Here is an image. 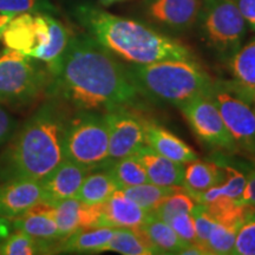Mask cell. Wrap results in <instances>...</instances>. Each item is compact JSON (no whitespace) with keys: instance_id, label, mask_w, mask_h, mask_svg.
<instances>
[{"instance_id":"obj_1","label":"cell","mask_w":255,"mask_h":255,"mask_svg":"<svg viewBox=\"0 0 255 255\" xmlns=\"http://www.w3.org/2000/svg\"><path fill=\"white\" fill-rule=\"evenodd\" d=\"M52 78L53 94L79 111L108 113L139 95L128 69L89 34L71 36Z\"/></svg>"},{"instance_id":"obj_2","label":"cell","mask_w":255,"mask_h":255,"mask_svg":"<svg viewBox=\"0 0 255 255\" xmlns=\"http://www.w3.org/2000/svg\"><path fill=\"white\" fill-rule=\"evenodd\" d=\"M73 15L89 36L102 46L131 64H150L165 59H188L186 45L132 19L120 17L90 2H79Z\"/></svg>"},{"instance_id":"obj_3","label":"cell","mask_w":255,"mask_h":255,"mask_svg":"<svg viewBox=\"0 0 255 255\" xmlns=\"http://www.w3.org/2000/svg\"><path fill=\"white\" fill-rule=\"evenodd\" d=\"M66 119L56 103H46L17 128L0 156V180H41L63 159Z\"/></svg>"},{"instance_id":"obj_4","label":"cell","mask_w":255,"mask_h":255,"mask_svg":"<svg viewBox=\"0 0 255 255\" xmlns=\"http://www.w3.org/2000/svg\"><path fill=\"white\" fill-rule=\"evenodd\" d=\"M127 69L139 94L176 107L209 94L214 84L191 58L132 64Z\"/></svg>"},{"instance_id":"obj_5","label":"cell","mask_w":255,"mask_h":255,"mask_svg":"<svg viewBox=\"0 0 255 255\" xmlns=\"http://www.w3.org/2000/svg\"><path fill=\"white\" fill-rule=\"evenodd\" d=\"M71 36L65 25L52 14L21 13L9 20L0 39L8 49L43 62L52 76Z\"/></svg>"},{"instance_id":"obj_6","label":"cell","mask_w":255,"mask_h":255,"mask_svg":"<svg viewBox=\"0 0 255 255\" xmlns=\"http://www.w3.org/2000/svg\"><path fill=\"white\" fill-rule=\"evenodd\" d=\"M64 155L89 170L107 168L113 163L109 157V130L104 114L79 111L68 121Z\"/></svg>"},{"instance_id":"obj_7","label":"cell","mask_w":255,"mask_h":255,"mask_svg":"<svg viewBox=\"0 0 255 255\" xmlns=\"http://www.w3.org/2000/svg\"><path fill=\"white\" fill-rule=\"evenodd\" d=\"M201 33L222 58L231 59L246 37L247 23L234 0H201Z\"/></svg>"},{"instance_id":"obj_8","label":"cell","mask_w":255,"mask_h":255,"mask_svg":"<svg viewBox=\"0 0 255 255\" xmlns=\"http://www.w3.org/2000/svg\"><path fill=\"white\" fill-rule=\"evenodd\" d=\"M46 73L19 51L0 52V104L23 107L39 96L46 85Z\"/></svg>"},{"instance_id":"obj_9","label":"cell","mask_w":255,"mask_h":255,"mask_svg":"<svg viewBox=\"0 0 255 255\" xmlns=\"http://www.w3.org/2000/svg\"><path fill=\"white\" fill-rule=\"evenodd\" d=\"M178 108L201 141L214 148L226 149L228 151L238 150L237 143L209 94L197 96Z\"/></svg>"},{"instance_id":"obj_10","label":"cell","mask_w":255,"mask_h":255,"mask_svg":"<svg viewBox=\"0 0 255 255\" xmlns=\"http://www.w3.org/2000/svg\"><path fill=\"white\" fill-rule=\"evenodd\" d=\"M209 95L238 149L255 154V114L251 104L229 90L227 85L213 84Z\"/></svg>"},{"instance_id":"obj_11","label":"cell","mask_w":255,"mask_h":255,"mask_svg":"<svg viewBox=\"0 0 255 255\" xmlns=\"http://www.w3.org/2000/svg\"><path fill=\"white\" fill-rule=\"evenodd\" d=\"M109 130V157L115 161L136 154L145 145V120L120 107L104 113Z\"/></svg>"},{"instance_id":"obj_12","label":"cell","mask_w":255,"mask_h":255,"mask_svg":"<svg viewBox=\"0 0 255 255\" xmlns=\"http://www.w3.org/2000/svg\"><path fill=\"white\" fill-rule=\"evenodd\" d=\"M90 171L68 158L63 159L49 175L40 180L43 189L41 201L56 206L64 200L75 197Z\"/></svg>"},{"instance_id":"obj_13","label":"cell","mask_w":255,"mask_h":255,"mask_svg":"<svg viewBox=\"0 0 255 255\" xmlns=\"http://www.w3.org/2000/svg\"><path fill=\"white\" fill-rule=\"evenodd\" d=\"M201 0H145V13L152 21L174 31L196 24Z\"/></svg>"},{"instance_id":"obj_14","label":"cell","mask_w":255,"mask_h":255,"mask_svg":"<svg viewBox=\"0 0 255 255\" xmlns=\"http://www.w3.org/2000/svg\"><path fill=\"white\" fill-rule=\"evenodd\" d=\"M43 196L40 180L15 178L0 186V216L13 220L40 202Z\"/></svg>"},{"instance_id":"obj_15","label":"cell","mask_w":255,"mask_h":255,"mask_svg":"<svg viewBox=\"0 0 255 255\" xmlns=\"http://www.w3.org/2000/svg\"><path fill=\"white\" fill-rule=\"evenodd\" d=\"M56 222L60 239L73 233L98 227L102 215V203L88 205L76 197H70L55 206Z\"/></svg>"},{"instance_id":"obj_16","label":"cell","mask_w":255,"mask_h":255,"mask_svg":"<svg viewBox=\"0 0 255 255\" xmlns=\"http://www.w3.org/2000/svg\"><path fill=\"white\" fill-rule=\"evenodd\" d=\"M150 218V213L129 199L122 189L116 190L102 203L98 227L139 228Z\"/></svg>"},{"instance_id":"obj_17","label":"cell","mask_w":255,"mask_h":255,"mask_svg":"<svg viewBox=\"0 0 255 255\" xmlns=\"http://www.w3.org/2000/svg\"><path fill=\"white\" fill-rule=\"evenodd\" d=\"M12 228L40 240L62 241L56 222L55 206L43 201L13 219Z\"/></svg>"},{"instance_id":"obj_18","label":"cell","mask_w":255,"mask_h":255,"mask_svg":"<svg viewBox=\"0 0 255 255\" xmlns=\"http://www.w3.org/2000/svg\"><path fill=\"white\" fill-rule=\"evenodd\" d=\"M233 82L227 84L229 90L241 100L253 104L255 102V38L229 59Z\"/></svg>"},{"instance_id":"obj_19","label":"cell","mask_w":255,"mask_h":255,"mask_svg":"<svg viewBox=\"0 0 255 255\" xmlns=\"http://www.w3.org/2000/svg\"><path fill=\"white\" fill-rule=\"evenodd\" d=\"M145 144L157 154L181 164L199 158L197 152L165 128L145 120Z\"/></svg>"},{"instance_id":"obj_20","label":"cell","mask_w":255,"mask_h":255,"mask_svg":"<svg viewBox=\"0 0 255 255\" xmlns=\"http://www.w3.org/2000/svg\"><path fill=\"white\" fill-rule=\"evenodd\" d=\"M139 161L144 165L149 181L157 186L171 187L182 186L184 181V164L171 161L164 156L149 148L148 145L142 146L136 152Z\"/></svg>"},{"instance_id":"obj_21","label":"cell","mask_w":255,"mask_h":255,"mask_svg":"<svg viewBox=\"0 0 255 255\" xmlns=\"http://www.w3.org/2000/svg\"><path fill=\"white\" fill-rule=\"evenodd\" d=\"M187 164L182 186L194 199L212 187L218 186L225 178V169L214 162L200 161L197 158Z\"/></svg>"},{"instance_id":"obj_22","label":"cell","mask_w":255,"mask_h":255,"mask_svg":"<svg viewBox=\"0 0 255 255\" xmlns=\"http://www.w3.org/2000/svg\"><path fill=\"white\" fill-rule=\"evenodd\" d=\"M115 234V228L96 227L84 229L69 235L60 241L59 251L65 253H102Z\"/></svg>"},{"instance_id":"obj_23","label":"cell","mask_w":255,"mask_h":255,"mask_svg":"<svg viewBox=\"0 0 255 255\" xmlns=\"http://www.w3.org/2000/svg\"><path fill=\"white\" fill-rule=\"evenodd\" d=\"M120 187L108 168H101L91 170L83 181L76 199L88 205L103 203L113 195Z\"/></svg>"},{"instance_id":"obj_24","label":"cell","mask_w":255,"mask_h":255,"mask_svg":"<svg viewBox=\"0 0 255 255\" xmlns=\"http://www.w3.org/2000/svg\"><path fill=\"white\" fill-rule=\"evenodd\" d=\"M225 169V178L218 186L212 187L205 193L196 196L195 200L199 205H209L219 199L242 200L245 188L247 184V175L231 165H222Z\"/></svg>"},{"instance_id":"obj_25","label":"cell","mask_w":255,"mask_h":255,"mask_svg":"<svg viewBox=\"0 0 255 255\" xmlns=\"http://www.w3.org/2000/svg\"><path fill=\"white\" fill-rule=\"evenodd\" d=\"M103 252H116L124 255L156 254L155 248L141 227L115 228L114 237Z\"/></svg>"},{"instance_id":"obj_26","label":"cell","mask_w":255,"mask_h":255,"mask_svg":"<svg viewBox=\"0 0 255 255\" xmlns=\"http://www.w3.org/2000/svg\"><path fill=\"white\" fill-rule=\"evenodd\" d=\"M141 228L155 248L156 254H180V252L188 246L178 238L169 223L151 214Z\"/></svg>"},{"instance_id":"obj_27","label":"cell","mask_w":255,"mask_h":255,"mask_svg":"<svg viewBox=\"0 0 255 255\" xmlns=\"http://www.w3.org/2000/svg\"><path fill=\"white\" fill-rule=\"evenodd\" d=\"M60 241H46L36 239L23 232L14 231L9 233L1 245H0V254L1 255H36L50 254L53 251H59Z\"/></svg>"},{"instance_id":"obj_28","label":"cell","mask_w":255,"mask_h":255,"mask_svg":"<svg viewBox=\"0 0 255 255\" xmlns=\"http://www.w3.org/2000/svg\"><path fill=\"white\" fill-rule=\"evenodd\" d=\"M123 193L136 202L139 207L145 209L146 212L151 213L163 202L164 199L170 196L171 194L178 193V191L186 190L183 186H171L163 187L157 186L151 182L138 184V186L123 188Z\"/></svg>"},{"instance_id":"obj_29","label":"cell","mask_w":255,"mask_h":255,"mask_svg":"<svg viewBox=\"0 0 255 255\" xmlns=\"http://www.w3.org/2000/svg\"><path fill=\"white\" fill-rule=\"evenodd\" d=\"M108 169L119 184L120 189L150 182L144 165L136 154L115 159Z\"/></svg>"},{"instance_id":"obj_30","label":"cell","mask_w":255,"mask_h":255,"mask_svg":"<svg viewBox=\"0 0 255 255\" xmlns=\"http://www.w3.org/2000/svg\"><path fill=\"white\" fill-rule=\"evenodd\" d=\"M196 205L197 202L194 200V197L189 195L187 190H182L171 194L170 196L164 199L163 202L150 214L168 223L175 215L182 214V213H191Z\"/></svg>"},{"instance_id":"obj_31","label":"cell","mask_w":255,"mask_h":255,"mask_svg":"<svg viewBox=\"0 0 255 255\" xmlns=\"http://www.w3.org/2000/svg\"><path fill=\"white\" fill-rule=\"evenodd\" d=\"M238 229L239 227L237 226L223 225L216 221L207 241V250L209 254H231L234 247Z\"/></svg>"},{"instance_id":"obj_32","label":"cell","mask_w":255,"mask_h":255,"mask_svg":"<svg viewBox=\"0 0 255 255\" xmlns=\"http://www.w3.org/2000/svg\"><path fill=\"white\" fill-rule=\"evenodd\" d=\"M50 0H0V13L17 15L21 13H56Z\"/></svg>"},{"instance_id":"obj_33","label":"cell","mask_w":255,"mask_h":255,"mask_svg":"<svg viewBox=\"0 0 255 255\" xmlns=\"http://www.w3.org/2000/svg\"><path fill=\"white\" fill-rule=\"evenodd\" d=\"M233 255H255V209L238 229Z\"/></svg>"},{"instance_id":"obj_34","label":"cell","mask_w":255,"mask_h":255,"mask_svg":"<svg viewBox=\"0 0 255 255\" xmlns=\"http://www.w3.org/2000/svg\"><path fill=\"white\" fill-rule=\"evenodd\" d=\"M194 221H195L196 229V244L207 251L209 255V252L207 250V241H208L209 234L212 232L213 227L215 226V219L209 214L208 210L203 205H197L193 209Z\"/></svg>"},{"instance_id":"obj_35","label":"cell","mask_w":255,"mask_h":255,"mask_svg":"<svg viewBox=\"0 0 255 255\" xmlns=\"http://www.w3.org/2000/svg\"><path fill=\"white\" fill-rule=\"evenodd\" d=\"M168 223L184 244H196V229L193 213L175 215Z\"/></svg>"},{"instance_id":"obj_36","label":"cell","mask_w":255,"mask_h":255,"mask_svg":"<svg viewBox=\"0 0 255 255\" xmlns=\"http://www.w3.org/2000/svg\"><path fill=\"white\" fill-rule=\"evenodd\" d=\"M17 127V120L0 104V146L9 141Z\"/></svg>"},{"instance_id":"obj_37","label":"cell","mask_w":255,"mask_h":255,"mask_svg":"<svg viewBox=\"0 0 255 255\" xmlns=\"http://www.w3.org/2000/svg\"><path fill=\"white\" fill-rule=\"evenodd\" d=\"M248 26L255 31V0H234Z\"/></svg>"},{"instance_id":"obj_38","label":"cell","mask_w":255,"mask_h":255,"mask_svg":"<svg viewBox=\"0 0 255 255\" xmlns=\"http://www.w3.org/2000/svg\"><path fill=\"white\" fill-rule=\"evenodd\" d=\"M242 201L255 207V164L247 175V184L242 195Z\"/></svg>"},{"instance_id":"obj_39","label":"cell","mask_w":255,"mask_h":255,"mask_svg":"<svg viewBox=\"0 0 255 255\" xmlns=\"http://www.w3.org/2000/svg\"><path fill=\"white\" fill-rule=\"evenodd\" d=\"M11 228L12 223H9V220L0 216V241L4 240L9 233H11Z\"/></svg>"},{"instance_id":"obj_40","label":"cell","mask_w":255,"mask_h":255,"mask_svg":"<svg viewBox=\"0 0 255 255\" xmlns=\"http://www.w3.org/2000/svg\"><path fill=\"white\" fill-rule=\"evenodd\" d=\"M123 1H128V0H98V2L103 6H111L114 4H119V2H123Z\"/></svg>"},{"instance_id":"obj_41","label":"cell","mask_w":255,"mask_h":255,"mask_svg":"<svg viewBox=\"0 0 255 255\" xmlns=\"http://www.w3.org/2000/svg\"><path fill=\"white\" fill-rule=\"evenodd\" d=\"M252 105H253V111H254V114H255V102Z\"/></svg>"}]
</instances>
